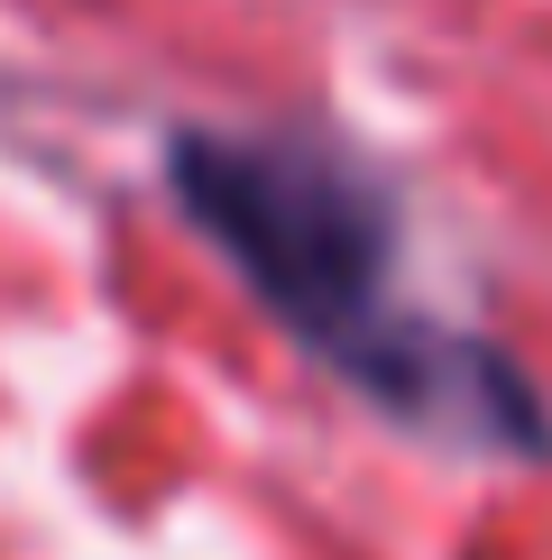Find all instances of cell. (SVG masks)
Returning a JSON list of instances; mask_svg holds the SVG:
<instances>
[{
  "label": "cell",
  "mask_w": 552,
  "mask_h": 560,
  "mask_svg": "<svg viewBox=\"0 0 552 560\" xmlns=\"http://www.w3.org/2000/svg\"><path fill=\"white\" fill-rule=\"evenodd\" d=\"M175 202L240 267V285L286 322L313 359H332L396 423L506 459H543V395L488 340L396 303V212L350 156L286 129H194L166 156Z\"/></svg>",
  "instance_id": "obj_1"
}]
</instances>
